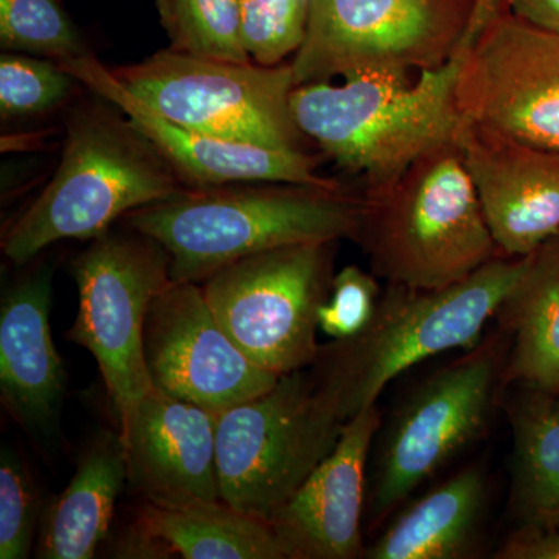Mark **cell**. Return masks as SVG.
Masks as SVG:
<instances>
[{"mask_svg":"<svg viewBox=\"0 0 559 559\" xmlns=\"http://www.w3.org/2000/svg\"><path fill=\"white\" fill-rule=\"evenodd\" d=\"M499 559H559V527L543 528L521 525L500 546Z\"/></svg>","mask_w":559,"mask_h":559,"instance_id":"f546056e","label":"cell"},{"mask_svg":"<svg viewBox=\"0 0 559 559\" xmlns=\"http://www.w3.org/2000/svg\"><path fill=\"white\" fill-rule=\"evenodd\" d=\"M0 43L3 49L44 55L58 62L87 55L57 0H0Z\"/></svg>","mask_w":559,"mask_h":559,"instance_id":"d4e9b609","label":"cell"},{"mask_svg":"<svg viewBox=\"0 0 559 559\" xmlns=\"http://www.w3.org/2000/svg\"><path fill=\"white\" fill-rule=\"evenodd\" d=\"M241 0H156L173 49L248 64L241 39Z\"/></svg>","mask_w":559,"mask_h":559,"instance_id":"cb8c5ba5","label":"cell"},{"mask_svg":"<svg viewBox=\"0 0 559 559\" xmlns=\"http://www.w3.org/2000/svg\"><path fill=\"white\" fill-rule=\"evenodd\" d=\"M117 557L286 559L270 522L223 499L182 507L140 503Z\"/></svg>","mask_w":559,"mask_h":559,"instance_id":"d6986e66","label":"cell"},{"mask_svg":"<svg viewBox=\"0 0 559 559\" xmlns=\"http://www.w3.org/2000/svg\"><path fill=\"white\" fill-rule=\"evenodd\" d=\"M334 242L264 250L201 283L230 340L261 369L282 377L314 362L319 311L333 282Z\"/></svg>","mask_w":559,"mask_h":559,"instance_id":"9c48e42d","label":"cell"},{"mask_svg":"<svg viewBox=\"0 0 559 559\" xmlns=\"http://www.w3.org/2000/svg\"><path fill=\"white\" fill-rule=\"evenodd\" d=\"M355 241L378 278L415 289L447 288L500 255L457 139L364 190Z\"/></svg>","mask_w":559,"mask_h":559,"instance_id":"7a4b0ae2","label":"cell"},{"mask_svg":"<svg viewBox=\"0 0 559 559\" xmlns=\"http://www.w3.org/2000/svg\"><path fill=\"white\" fill-rule=\"evenodd\" d=\"M487 498L485 471L462 469L404 511L367 547L366 558H468L479 538Z\"/></svg>","mask_w":559,"mask_h":559,"instance_id":"7402d4cb","label":"cell"},{"mask_svg":"<svg viewBox=\"0 0 559 559\" xmlns=\"http://www.w3.org/2000/svg\"><path fill=\"white\" fill-rule=\"evenodd\" d=\"M506 5L522 21L559 33V0H506Z\"/></svg>","mask_w":559,"mask_h":559,"instance_id":"4dcf8cb0","label":"cell"},{"mask_svg":"<svg viewBox=\"0 0 559 559\" xmlns=\"http://www.w3.org/2000/svg\"><path fill=\"white\" fill-rule=\"evenodd\" d=\"M457 142L502 255L527 257L559 235V153L500 138L466 120Z\"/></svg>","mask_w":559,"mask_h":559,"instance_id":"e0dca14e","label":"cell"},{"mask_svg":"<svg viewBox=\"0 0 559 559\" xmlns=\"http://www.w3.org/2000/svg\"><path fill=\"white\" fill-rule=\"evenodd\" d=\"M407 76L364 73L337 86L330 81L300 84L290 94V112L307 135L366 189L399 178L423 154L457 139L463 116L455 102L463 57Z\"/></svg>","mask_w":559,"mask_h":559,"instance_id":"277c9868","label":"cell"},{"mask_svg":"<svg viewBox=\"0 0 559 559\" xmlns=\"http://www.w3.org/2000/svg\"><path fill=\"white\" fill-rule=\"evenodd\" d=\"M503 9H507L506 0H479L476 20H474V35H477Z\"/></svg>","mask_w":559,"mask_h":559,"instance_id":"1f68e13d","label":"cell"},{"mask_svg":"<svg viewBox=\"0 0 559 559\" xmlns=\"http://www.w3.org/2000/svg\"><path fill=\"white\" fill-rule=\"evenodd\" d=\"M477 7L479 0H311L307 35L290 62L296 86L443 68L473 43Z\"/></svg>","mask_w":559,"mask_h":559,"instance_id":"52a82bcc","label":"cell"},{"mask_svg":"<svg viewBox=\"0 0 559 559\" xmlns=\"http://www.w3.org/2000/svg\"><path fill=\"white\" fill-rule=\"evenodd\" d=\"M455 102L481 130L559 153V33L499 11L465 51Z\"/></svg>","mask_w":559,"mask_h":559,"instance_id":"7c38bea8","label":"cell"},{"mask_svg":"<svg viewBox=\"0 0 559 559\" xmlns=\"http://www.w3.org/2000/svg\"><path fill=\"white\" fill-rule=\"evenodd\" d=\"M218 414L153 385L119 417L127 485L140 503L182 507L221 499Z\"/></svg>","mask_w":559,"mask_h":559,"instance_id":"5bb4252c","label":"cell"},{"mask_svg":"<svg viewBox=\"0 0 559 559\" xmlns=\"http://www.w3.org/2000/svg\"><path fill=\"white\" fill-rule=\"evenodd\" d=\"M510 509L521 525L559 527V395L521 388L510 401Z\"/></svg>","mask_w":559,"mask_h":559,"instance_id":"603a6c76","label":"cell"},{"mask_svg":"<svg viewBox=\"0 0 559 559\" xmlns=\"http://www.w3.org/2000/svg\"><path fill=\"white\" fill-rule=\"evenodd\" d=\"M509 349L506 330L489 334L462 358L426 378L400 404L374 459L371 521H384L487 429L506 385Z\"/></svg>","mask_w":559,"mask_h":559,"instance_id":"ba28073f","label":"cell"},{"mask_svg":"<svg viewBox=\"0 0 559 559\" xmlns=\"http://www.w3.org/2000/svg\"><path fill=\"white\" fill-rule=\"evenodd\" d=\"M347 423L312 364L282 374L267 392L218 414L221 499L267 521L334 450Z\"/></svg>","mask_w":559,"mask_h":559,"instance_id":"8992f818","label":"cell"},{"mask_svg":"<svg viewBox=\"0 0 559 559\" xmlns=\"http://www.w3.org/2000/svg\"><path fill=\"white\" fill-rule=\"evenodd\" d=\"M359 221L360 194L293 183L180 190L128 215L170 253L171 280L194 283L264 250L355 240Z\"/></svg>","mask_w":559,"mask_h":559,"instance_id":"6da1fadb","label":"cell"},{"mask_svg":"<svg viewBox=\"0 0 559 559\" xmlns=\"http://www.w3.org/2000/svg\"><path fill=\"white\" fill-rule=\"evenodd\" d=\"M51 271L5 290L0 304V395L25 429L50 436L60 417L66 370L51 340Z\"/></svg>","mask_w":559,"mask_h":559,"instance_id":"ac0fdd59","label":"cell"},{"mask_svg":"<svg viewBox=\"0 0 559 559\" xmlns=\"http://www.w3.org/2000/svg\"><path fill=\"white\" fill-rule=\"evenodd\" d=\"M112 72L139 100L187 130L264 148L300 150L301 132L290 112L296 87L290 64H238L173 49Z\"/></svg>","mask_w":559,"mask_h":559,"instance_id":"30bf717a","label":"cell"},{"mask_svg":"<svg viewBox=\"0 0 559 559\" xmlns=\"http://www.w3.org/2000/svg\"><path fill=\"white\" fill-rule=\"evenodd\" d=\"M381 429L378 404L360 411L334 450L267 518L286 559L366 558L362 521L367 463Z\"/></svg>","mask_w":559,"mask_h":559,"instance_id":"2e32d148","label":"cell"},{"mask_svg":"<svg viewBox=\"0 0 559 559\" xmlns=\"http://www.w3.org/2000/svg\"><path fill=\"white\" fill-rule=\"evenodd\" d=\"M79 311L66 337L97 360L121 417L151 388L143 331L151 304L171 282L170 253L145 235L106 234L73 261Z\"/></svg>","mask_w":559,"mask_h":559,"instance_id":"8fae6325","label":"cell"},{"mask_svg":"<svg viewBox=\"0 0 559 559\" xmlns=\"http://www.w3.org/2000/svg\"><path fill=\"white\" fill-rule=\"evenodd\" d=\"M311 0H241V39L260 66H280L307 35Z\"/></svg>","mask_w":559,"mask_h":559,"instance_id":"484cf974","label":"cell"},{"mask_svg":"<svg viewBox=\"0 0 559 559\" xmlns=\"http://www.w3.org/2000/svg\"><path fill=\"white\" fill-rule=\"evenodd\" d=\"M73 76L60 64L25 55L0 58V112L3 117L35 116L68 97Z\"/></svg>","mask_w":559,"mask_h":559,"instance_id":"4316f807","label":"cell"},{"mask_svg":"<svg viewBox=\"0 0 559 559\" xmlns=\"http://www.w3.org/2000/svg\"><path fill=\"white\" fill-rule=\"evenodd\" d=\"M40 503L31 471L16 454L2 451L0 459V559L31 555L39 530Z\"/></svg>","mask_w":559,"mask_h":559,"instance_id":"83f0119b","label":"cell"},{"mask_svg":"<svg viewBox=\"0 0 559 559\" xmlns=\"http://www.w3.org/2000/svg\"><path fill=\"white\" fill-rule=\"evenodd\" d=\"M176 168L130 120L92 110L72 121L60 168L2 238L22 266L62 240L109 231L121 216L178 193Z\"/></svg>","mask_w":559,"mask_h":559,"instance_id":"5b68a950","label":"cell"},{"mask_svg":"<svg viewBox=\"0 0 559 559\" xmlns=\"http://www.w3.org/2000/svg\"><path fill=\"white\" fill-rule=\"evenodd\" d=\"M382 296L377 275L359 266L344 267L331 282L329 299L319 311V331L331 341L359 336L370 325Z\"/></svg>","mask_w":559,"mask_h":559,"instance_id":"f1b7e54d","label":"cell"},{"mask_svg":"<svg viewBox=\"0 0 559 559\" xmlns=\"http://www.w3.org/2000/svg\"><path fill=\"white\" fill-rule=\"evenodd\" d=\"M496 318L510 336L506 385L559 395V235L530 253Z\"/></svg>","mask_w":559,"mask_h":559,"instance_id":"44dd1931","label":"cell"},{"mask_svg":"<svg viewBox=\"0 0 559 559\" xmlns=\"http://www.w3.org/2000/svg\"><path fill=\"white\" fill-rule=\"evenodd\" d=\"M73 79L112 103L157 150L176 171L201 187L231 183H293V186L337 189L336 180L316 173L318 162L301 150H272L248 143L227 142L187 130L165 119L139 100L90 53L58 62Z\"/></svg>","mask_w":559,"mask_h":559,"instance_id":"9a60e30c","label":"cell"},{"mask_svg":"<svg viewBox=\"0 0 559 559\" xmlns=\"http://www.w3.org/2000/svg\"><path fill=\"white\" fill-rule=\"evenodd\" d=\"M143 352L153 385L221 412L277 384L237 347L216 319L201 283L171 280L151 304Z\"/></svg>","mask_w":559,"mask_h":559,"instance_id":"4fadbf2b","label":"cell"},{"mask_svg":"<svg viewBox=\"0 0 559 559\" xmlns=\"http://www.w3.org/2000/svg\"><path fill=\"white\" fill-rule=\"evenodd\" d=\"M124 485L127 460L120 433H102L83 452L72 480L40 518L36 557L94 558L108 536Z\"/></svg>","mask_w":559,"mask_h":559,"instance_id":"ffe728a7","label":"cell"},{"mask_svg":"<svg viewBox=\"0 0 559 559\" xmlns=\"http://www.w3.org/2000/svg\"><path fill=\"white\" fill-rule=\"evenodd\" d=\"M527 259L500 253L447 288L388 283L370 325L352 340L320 345L312 362L348 421L378 404L390 382L423 360L476 347L521 278Z\"/></svg>","mask_w":559,"mask_h":559,"instance_id":"3957f363","label":"cell"}]
</instances>
